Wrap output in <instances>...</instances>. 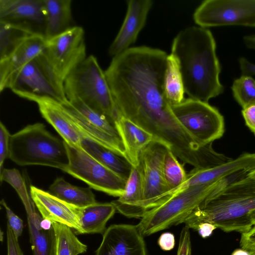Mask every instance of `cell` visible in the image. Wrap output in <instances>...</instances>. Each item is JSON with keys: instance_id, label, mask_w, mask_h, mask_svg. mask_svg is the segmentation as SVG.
<instances>
[{"instance_id": "cell-1", "label": "cell", "mask_w": 255, "mask_h": 255, "mask_svg": "<svg viewBox=\"0 0 255 255\" xmlns=\"http://www.w3.org/2000/svg\"><path fill=\"white\" fill-rule=\"evenodd\" d=\"M167 56L146 46L130 47L113 57L105 73L117 114L179 154L191 146L193 138L175 118L165 95Z\"/></svg>"}, {"instance_id": "cell-2", "label": "cell", "mask_w": 255, "mask_h": 255, "mask_svg": "<svg viewBox=\"0 0 255 255\" xmlns=\"http://www.w3.org/2000/svg\"><path fill=\"white\" fill-rule=\"evenodd\" d=\"M171 53L178 61L189 98L208 103L224 92L216 43L209 29L193 26L182 30L173 40Z\"/></svg>"}, {"instance_id": "cell-3", "label": "cell", "mask_w": 255, "mask_h": 255, "mask_svg": "<svg viewBox=\"0 0 255 255\" xmlns=\"http://www.w3.org/2000/svg\"><path fill=\"white\" fill-rule=\"evenodd\" d=\"M255 209V179L242 177L216 191L183 221L197 231L209 222L226 232H249L253 227L250 214Z\"/></svg>"}, {"instance_id": "cell-4", "label": "cell", "mask_w": 255, "mask_h": 255, "mask_svg": "<svg viewBox=\"0 0 255 255\" xmlns=\"http://www.w3.org/2000/svg\"><path fill=\"white\" fill-rule=\"evenodd\" d=\"M235 173L215 183L195 185L175 192L159 205L147 211L137 227L143 237L182 223L195 209L215 191L238 179Z\"/></svg>"}, {"instance_id": "cell-5", "label": "cell", "mask_w": 255, "mask_h": 255, "mask_svg": "<svg viewBox=\"0 0 255 255\" xmlns=\"http://www.w3.org/2000/svg\"><path fill=\"white\" fill-rule=\"evenodd\" d=\"M8 158L20 166H46L64 172L70 162L66 142L42 123L28 125L11 135Z\"/></svg>"}, {"instance_id": "cell-6", "label": "cell", "mask_w": 255, "mask_h": 255, "mask_svg": "<svg viewBox=\"0 0 255 255\" xmlns=\"http://www.w3.org/2000/svg\"><path fill=\"white\" fill-rule=\"evenodd\" d=\"M64 89L68 100L79 98L93 110L115 123L117 113L105 72L90 55L66 77Z\"/></svg>"}, {"instance_id": "cell-7", "label": "cell", "mask_w": 255, "mask_h": 255, "mask_svg": "<svg viewBox=\"0 0 255 255\" xmlns=\"http://www.w3.org/2000/svg\"><path fill=\"white\" fill-rule=\"evenodd\" d=\"M171 108L179 123L201 146L212 144L223 135L224 117L208 103L188 98Z\"/></svg>"}, {"instance_id": "cell-8", "label": "cell", "mask_w": 255, "mask_h": 255, "mask_svg": "<svg viewBox=\"0 0 255 255\" xmlns=\"http://www.w3.org/2000/svg\"><path fill=\"white\" fill-rule=\"evenodd\" d=\"M64 110L84 137L89 138L126 157V148L115 123L93 110L80 99L68 100Z\"/></svg>"}, {"instance_id": "cell-9", "label": "cell", "mask_w": 255, "mask_h": 255, "mask_svg": "<svg viewBox=\"0 0 255 255\" xmlns=\"http://www.w3.org/2000/svg\"><path fill=\"white\" fill-rule=\"evenodd\" d=\"M9 89L17 96L30 101L35 98L48 97L62 105L69 102L64 86L56 78L42 53L21 70Z\"/></svg>"}, {"instance_id": "cell-10", "label": "cell", "mask_w": 255, "mask_h": 255, "mask_svg": "<svg viewBox=\"0 0 255 255\" xmlns=\"http://www.w3.org/2000/svg\"><path fill=\"white\" fill-rule=\"evenodd\" d=\"M84 35V29L75 26L46 39L42 54L56 78L63 86L68 75L86 58Z\"/></svg>"}, {"instance_id": "cell-11", "label": "cell", "mask_w": 255, "mask_h": 255, "mask_svg": "<svg viewBox=\"0 0 255 255\" xmlns=\"http://www.w3.org/2000/svg\"><path fill=\"white\" fill-rule=\"evenodd\" d=\"M69 165L65 171L89 185L90 188L114 197L125 191L127 180L106 167L82 147L66 143Z\"/></svg>"}, {"instance_id": "cell-12", "label": "cell", "mask_w": 255, "mask_h": 255, "mask_svg": "<svg viewBox=\"0 0 255 255\" xmlns=\"http://www.w3.org/2000/svg\"><path fill=\"white\" fill-rule=\"evenodd\" d=\"M193 18L199 26L241 25L255 27V0H206L195 9Z\"/></svg>"}, {"instance_id": "cell-13", "label": "cell", "mask_w": 255, "mask_h": 255, "mask_svg": "<svg viewBox=\"0 0 255 255\" xmlns=\"http://www.w3.org/2000/svg\"><path fill=\"white\" fill-rule=\"evenodd\" d=\"M168 148L163 142L154 139L139 155L143 182L142 206L146 212L163 202L169 192L163 172V158Z\"/></svg>"}, {"instance_id": "cell-14", "label": "cell", "mask_w": 255, "mask_h": 255, "mask_svg": "<svg viewBox=\"0 0 255 255\" xmlns=\"http://www.w3.org/2000/svg\"><path fill=\"white\" fill-rule=\"evenodd\" d=\"M95 255H147V252L136 225L113 224L103 234Z\"/></svg>"}, {"instance_id": "cell-15", "label": "cell", "mask_w": 255, "mask_h": 255, "mask_svg": "<svg viewBox=\"0 0 255 255\" xmlns=\"http://www.w3.org/2000/svg\"><path fill=\"white\" fill-rule=\"evenodd\" d=\"M0 21L21 25L44 35L45 15L43 1L0 0Z\"/></svg>"}, {"instance_id": "cell-16", "label": "cell", "mask_w": 255, "mask_h": 255, "mask_svg": "<svg viewBox=\"0 0 255 255\" xmlns=\"http://www.w3.org/2000/svg\"><path fill=\"white\" fill-rule=\"evenodd\" d=\"M30 194L43 219L65 225L74 229L75 234H78L80 230L82 208L34 186L30 187Z\"/></svg>"}, {"instance_id": "cell-17", "label": "cell", "mask_w": 255, "mask_h": 255, "mask_svg": "<svg viewBox=\"0 0 255 255\" xmlns=\"http://www.w3.org/2000/svg\"><path fill=\"white\" fill-rule=\"evenodd\" d=\"M153 5L151 0H129L122 25L109 49V54L118 55L134 43L144 26L148 14Z\"/></svg>"}, {"instance_id": "cell-18", "label": "cell", "mask_w": 255, "mask_h": 255, "mask_svg": "<svg viewBox=\"0 0 255 255\" xmlns=\"http://www.w3.org/2000/svg\"><path fill=\"white\" fill-rule=\"evenodd\" d=\"M44 35L35 33L26 39L6 59L0 61V92L9 88L21 70L44 50Z\"/></svg>"}, {"instance_id": "cell-19", "label": "cell", "mask_w": 255, "mask_h": 255, "mask_svg": "<svg viewBox=\"0 0 255 255\" xmlns=\"http://www.w3.org/2000/svg\"><path fill=\"white\" fill-rule=\"evenodd\" d=\"M255 169V153H243L235 159L212 167L194 168L188 174L184 183L171 191L168 197L186 187L215 183L241 170Z\"/></svg>"}, {"instance_id": "cell-20", "label": "cell", "mask_w": 255, "mask_h": 255, "mask_svg": "<svg viewBox=\"0 0 255 255\" xmlns=\"http://www.w3.org/2000/svg\"><path fill=\"white\" fill-rule=\"evenodd\" d=\"M31 101L37 104L42 117L55 128L66 143L81 147L84 137L69 118L62 104L48 97L35 98Z\"/></svg>"}, {"instance_id": "cell-21", "label": "cell", "mask_w": 255, "mask_h": 255, "mask_svg": "<svg viewBox=\"0 0 255 255\" xmlns=\"http://www.w3.org/2000/svg\"><path fill=\"white\" fill-rule=\"evenodd\" d=\"M143 193V176L138 164L132 166L124 193L111 203L116 210L128 218H142L146 213L142 206Z\"/></svg>"}, {"instance_id": "cell-22", "label": "cell", "mask_w": 255, "mask_h": 255, "mask_svg": "<svg viewBox=\"0 0 255 255\" xmlns=\"http://www.w3.org/2000/svg\"><path fill=\"white\" fill-rule=\"evenodd\" d=\"M115 124L126 148V158L132 166H137L141 152L154 140L153 136L119 114Z\"/></svg>"}, {"instance_id": "cell-23", "label": "cell", "mask_w": 255, "mask_h": 255, "mask_svg": "<svg viewBox=\"0 0 255 255\" xmlns=\"http://www.w3.org/2000/svg\"><path fill=\"white\" fill-rule=\"evenodd\" d=\"M45 15L44 37L48 39L69 28L72 21L71 0H43Z\"/></svg>"}, {"instance_id": "cell-24", "label": "cell", "mask_w": 255, "mask_h": 255, "mask_svg": "<svg viewBox=\"0 0 255 255\" xmlns=\"http://www.w3.org/2000/svg\"><path fill=\"white\" fill-rule=\"evenodd\" d=\"M81 147L100 163L128 180L132 167L124 156L94 141L84 137Z\"/></svg>"}, {"instance_id": "cell-25", "label": "cell", "mask_w": 255, "mask_h": 255, "mask_svg": "<svg viewBox=\"0 0 255 255\" xmlns=\"http://www.w3.org/2000/svg\"><path fill=\"white\" fill-rule=\"evenodd\" d=\"M116 211L111 203H98L83 208L80 217V230L77 235L101 234L103 235L106 224Z\"/></svg>"}, {"instance_id": "cell-26", "label": "cell", "mask_w": 255, "mask_h": 255, "mask_svg": "<svg viewBox=\"0 0 255 255\" xmlns=\"http://www.w3.org/2000/svg\"><path fill=\"white\" fill-rule=\"evenodd\" d=\"M48 192L61 200L81 208L97 202L90 187L83 188L72 185L62 177L54 180L50 186Z\"/></svg>"}, {"instance_id": "cell-27", "label": "cell", "mask_w": 255, "mask_h": 255, "mask_svg": "<svg viewBox=\"0 0 255 255\" xmlns=\"http://www.w3.org/2000/svg\"><path fill=\"white\" fill-rule=\"evenodd\" d=\"M27 216L32 255H53L54 233L53 228L50 230L42 229L40 222L42 217L36 211L27 214Z\"/></svg>"}, {"instance_id": "cell-28", "label": "cell", "mask_w": 255, "mask_h": 255, "mask_svg": "<svg viewBox=\"0 0 255 255\" xmlns=\"http://www.w3.org/2000/svg\"><path fill=\"white\" fill-rule=\"evenodd\" d=\"M54 233L53 255H78L86 252L87 246L67 226L52 221Z\"/></svg>"}, {"instance_id": "cell-29", "label": "cell", "mask_w": 255, "mask_h": 255, "mask_svg": "<svg viewBox=\"0 0 255 255\" xmlns=\"http://www.w3.org/2000/svg\"><path fill=\"white\" fill-rule=\"evenodd\" d=\"M35 33L21 25L0 21V61L4 60Z\"/></svg>"}, {"instance_id": "cell-30", "label": "cell", "mask_w": 255, "mask_h": 255, "mask_svg": "<svg viewBox=\"0 0 255 255\" xmlns=\"http://www.w3.org/2000/svg\"><path fill=\"white\" fill-rule=\"evenodd\" d=\"M165 95L171 106L179 104L184 100L183 79L178 61L171 53L167 57L164 77Z\"/></svg>"}, {"instance_id": "cell-31", "label": "cell", "mask_w": 255, "mask_h": 255, "mask_svg": "<svg viewBox=\"0 0 255 255\" xmlns=\"http://www.w3.org/2000/svg\"><path fill=\"white\" fill-rule=\"evenodd\" d=\"M163 172L169 192L176 189L185 181L186 174L183 165L178 160L177 157L168 148L163 161Z\"/></svg>"}, {"instance_id": "cell-32", "label": "cell", "mask_w": 255, "mask_h": 255, "mask_svg": "<svg viewBox=\"0 0 255 255\" xmlns=\"http://www.w3.org/2000/svg\"><path fill=\"white\" fill-rule=\"evenodd\" d=\"M0 180L9 183L15 190L21 199L26 213L35 212V204L28 193L24 178L20 172L15 168H3L0 172Z\"/></svg>"}, {"instance_id": "cell-33", "label": "cell", "mask_w": 255, "mask_h": 255, "mask_svg": "<svg viewBox=\"0 0 255 255\" xmlns=\"http://www.w3.org/2000/svg\"><path fill=\"white\" fill-rule=\"evenodd\" d=\"M231 89L242 109L255 104V80L252 77L242 75L234 81Z\"/></svg>"}, {"instance_id": "cell-34", "label": "cell", "mask_w": 255, "mask_h": 255, "mask_svg": "<svg viewBox=\"0 0 255 255\" xmlns=\"http://www.w3.org/2000/svg\"><path fill=\"white\" fill-rule=\"evenodd\" d=\"M0 203L5 210L8 221L7 224L11 229L15 237L18 239L21 236L23 231L24 227L23 221L15 215L9 208L4 199H2Z\"/></svg>"}, {"instance_id": "cell-35", "label": "cell", "mask_w": 255, "mask_h": 255, "mask_svg": "<svg viewBox=\"0 0 255 255\" xmlns=\"http://www.w3.org/2000/svg\"><path fill=\"white\" fill-rule=\"evenodd\" d=\"M11 134L1 122L0 123V172L3 170L5 159L8 157Z\"/></svg>"}, {"instance_id": "cell-36", "label": "cell", "mask_w": 255, "mask_h": 255, "mask_svg": "<svg viewBox=\"0 0 255 255\" xmlns=\"http://www.w3.org/2000/svg\"><path fill=\"white\" fill-rule=\"evenodd\" d=\"M177 255H191L189 228L185 226L181 232Z\"/></svg>"}, {"instance_id": "cell-37", "label": "cell", "mask_w": 255, "mask_h": 255, "mask_svg": "<svg viewBox=\"0 0 255 255\" xmlns=\"http://www.w3.org/2000/svg\"><path fill=\"white\" fill-rule=\"evenodd\" d=\"M7 255H24L12 230L7 224Z\"/></svg>"}, {"instance_id": "cell-38", "label": "cell", "mask_w": 255, "mask_h": 255, "mask_svg": "<svg viewBox=\"0 0 255 255\" xmlns=\"http://www.w3.org/2000/svg\"><path fill=\"white\" fill-rule=\"evenodd\" d=\"M242 114L246 126L255 135V104L242 109Z\"/></svg>"}, {"instance_id": "cell-39", "label": "cell", "mask_w": 255, "mask_h": 255, "mask_svg": "<svg viewBox=\"0 0 255 255\" xmlns=\"http://www.w3.org/2000/svg\"><path fill=\"white\" fill-rule=\"evenodd\" d=\"M158 244L160 248L165 251H169L175 246L174 235L169 232L162 234L158 240Z\"/></svg>"}, {"instance_id": "cell-40", "label": "cell", "mask_w": 255, "mask_h": 255, "mask_svg": "<svg viewBox=\"0 0 255 255\" xmlns=\"http://www.w3.org/2000/svg\"><path fill=\"white\" fill-rule=\"evenodd\" d=\"M239 64L242 75L251 77L255 76V64L243 57L239 58Z\"/></svg>"}, {"instance_id": "cell-41", "label": "cell", "mask_w": 255, "mask_h": 255, "mask_svg": "<svg viewBox=\"0 0 255 255\" xmlns=\"http://www.w3.org/2000/svg\"><path fill=\"white\" fill-rule=\"evenodd\" d=\"M240 246L242 249L247 250L255 247V232L249 231L248 232L242 233Z\"/></svg>"}, {"instance_id": "cell-42", "label": "cell", "mask_w": 255, "mask_h": 255, "mask_svg": "<svg viewBox=\"0 0 255 255\" xmlns=\"http://www.w3.org/2000/svg\"><path fill=\"white\" fill-rule=\"evenodd\" d=\"M217 228V227L213 224L204 222L199 225L197 231L203 238L205 239L211 236L213 231Z\"/></svg>"}, {"instance_id": "cell-43", "label": "cell", "mask_w": 255, "mask_h": 255, "mask_svg": "<svg viewBox=\"0 0 255 255\" xmlns=\"http://www.w3.org/2000/svg\"><path fill=\"white\" fill-rule=\"evenodd\" d=\"M243 40L248 48L255 49V34L246 35L243 37Z\"/></svg>"}, {"instance_id": "cell-44", "label": "cell", "mask_w": 255, "mask_h": 255, "mask_svg": "<svg viewBox=\"0 0 255 255\" xmlns=\"http://www.w3.org/2000/svg\"><path fill=\"white\" fill-rule=\"evenodd\" d=\"M40 227L44 230H50L53 228L52 221L42 218L40 222Z\"/></svg>"}, {"instance_id": "cell-45", "label": "cell", "mask_w": 255, "mask_h": 255, "mask_svg": "<svg viewBox=\"0 0 255 255\" xmlns=\"http://www.w3.org/2000/svg\"><path fill=\"white\" fill-rule=\"evenodd\" d=\"M231 255H251V253L249 251L242 248L235 250Z\"/></svg>"}, {"instance_id": "cell-46", "label": "cell", "mask_w": 255, "mask_h": 255, "mask_svg": "<svg viewBox=\"0 0 255 255\" xmlns=\"http://www.w3.org/2000/svg\"><path fill=\"white\" fill-rule=\"evenodd\" d=\"M250 218L253 226H255V209L250 214Z\"/></svg>"}, {"instance_id": "cell-47", "label": "cell", "mask_w": 255, "mask_h": 255, "mask_svg": "<svg viewBox=\"0 0 255 255\" xmlns=\"http://www.w3.org/2000/svg\"><path fill=\"white\" fill-rule=\"evenodd\" d=\"M248 176L255 179V169L248 174Z\"/></svg>"}, {"instance_id": "cell-48", "label": "cell", "mask_w": 255, "mask_h": 255, "mask_svg": "<svg viewBox=\"0 0 255 255\" xmlns=\"http://www.w3.org/2000/svg\"><path fill=\"white\" fill-rule=\"evenodd\" d=\"M248 251H253L254 252V253H255V247H252L251 248H250L249 250H248Z\"/></svg>"}, {"instance_id": "cell-49", "label": "cell", "mask_w": 255, "mask_h": 255, "mask_svg": "<svg viewBox=\"0 0 255 255\" xmlns=\"http://www.w3.org/2000/svg\"><path fill=\"white\" fill-rule=\"evenodd\" d=\"M251 231L255 232V226H254L251 229Z\"/></svg>"}, {"instance_id": "cell-50", "label": "cell", "mask_w": 255, "mask_h": 255, "mask_svg": "<svg viewBox=\"0 0 255 255\" xmlns=\"http://www.w3.org/2000/svg\"><path fill=\"white\" fill-rule=\"evenodd\" d=\"M251 253V255H255V253L253 251H250Z\"/></svg>"}]
</instances>
